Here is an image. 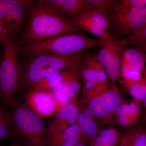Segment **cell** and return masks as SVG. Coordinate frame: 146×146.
<instances>
[{
  "label": "cell",
  "instance_id": "obj_28",
  "mask_svg": "<svg viewBox=\"0 0 146 146\" xmlns=\"http://www.w3.org/2000/svg\"><path fill=\"white\" fill-rule=\"evenodd\" d=\"M11 133L10 112L0 104V139L9 136Z\"/></svg>",
  "mask_w": 146,
  "mask_h": 146
},
{
  "label": "cell",
  "instance_id": "obj_21",
  "mask_svg": "<svg viewBox=\"0 0 146 146\" xmlns=\"http://www.w3.org/2000/svg\"><path fill=\"white\" fill-rule=\"evenodd\" d=\"M125 134L127 146H146V126L133 128Z\"/></svg>",
  "mask_w": 146,
  "mask_h": 146
},
{
  "label": "cell",
  "instance_id": "obj_7",
  "mask_svg": "<svg viewBox=\"0 0 146 146\" xmlns=\"http://www.w3.org/2000/svg\"><path fill=\"white\" fill-rule=\"evenodd\" d=\"M32 0H0V20L7 36L16 38L22 29Z\"/></svg>",
  "mask_w": 146,
  "mask_h": 146
},
{
  "label": "cell",
  "instance_id": "obj_5",
  "mask_svg": "<svg viewBox=\"0 0 146 146\" xmlns=\"http://www.w3.org/2000/svg\"><path fill=\"white\" fill-rule=\"evenodd\" d=\"M11 107V133L23 136L32 146H45L46 129L42 118L26 104L15 102Z\"/></svg>",
  "mask_w": 146,
  "mask_h": 146
},
{
  "label": "cell",
  "instance_id": "obj_12",
  "mask_svg": "<svg viewBox=\"0 0 146 146\" xmlns=\"http://www.w3.org/2000/svg\"><path fill=\"white\" fill-rule=\"evenodd\" d=\"M78 113L79 103L76 98L70 100L50 121L46 129V136L62 133L76 123Z\"/></svg>",
  "mask_w": 146,
  "mask_h": 146
},
{
  "label": "cell",
  "instance_id": "obj_10",
  "mask_svg": "<svg viewBox=\"0 0 146 146\" xmlns=\"http://www.w3.org/2000/svg\"><path fill=\"white\" fill-rule=\"evenodd\" d=\"M82 30L98 36L100 39L111 35V25L108 15L98 11L85 12L76 16L72 20Z\"/></svg>",
  "mask_w": 146,
  "mask_h": 146
},
{
  "label": "cell",
  "instance_id": "obj_19",
  "mask_svg": "<svg viewBox=\"0 0 146 146\" xmlns=\"http://www.w3.org/2000/svg\"><path fill=\"white\" fill-rule=\"evenodd\" d=\"M85 12V0H64L59 15L72 21L76 16Z\"/></svg>",
  "mask_w": 146,
  "mask_h": 146
},
{
  "label": "cell",
  "instance_id": "obj_31",
  "mask_svg": "<svg viewBox=\"0 0 146 146\" xmlns=\"http://www.w3.org/2000/svg\"><path fill=\"white\" fill-rule=\"evenodd\" d=\"M144 107H145V112L143 119H142V123L144 126H146V94L144 100Z\"/></svg>",
  "mask_w": 146,
  "mask_h": 146
},
{
  "label": "cell",
  "instance_id": "obj_1",
  "mask_svg": "<svg viewBox=\"0 0 146 146\" xmlns=\"http://www.w3.org/2000/svg\"><path fill=\"white\" fill-rule=\"evenodd\" d=\"M27 17L28 20L20 42L21 46L82 31L72 21L62 17L51 8L44 0L32 1Z\"/></svg>",
  "mask_w": 146,
  "mask_h": 146
},
{
  "label": "cell",
  "instance_id": "obj_4",
  "mask_svg": "<svg viewBox=\"0 0 146 146\" xmlns=\"http://www.w3.org/2000/svg\"><path fill=\"white\" fill-rule=\"evenodd\" d=\"M100 38H92L82 33L54 36L32 44L19 46L20 51L27 56L43 54L69 55L100 46Z\"/></svg>",
  "mask_w": 146,
  "mask_h": 146
},
{
  "label": "cell",
  "instance_id": "obj_6",
  "mask_svg": "<svg viewBox=\"0 0 146 146\" xmlns=\"http://www.w3.org/2000/svg\"><path fill=\"white\" fill-rule=\"evenodd\" d=\"M81 102L91 110L100 124L103 125L116 121V110L125 102L119 90L113 84L99 94L82 98Z\"/></svg>",
  "mask_w": 146,
  "mask_h": 146
},
{
  "label": "cell",
  "instance_id": "obj_2",
  "mask_svg": "<svg viewBox=\"0 0 146 146\" xmlns=\"http://www.w3.org/2000/svg\"><path fill=\"white\" fill-rule=\"evenodd\" d=\"M0 66V100L5 107L15 103L17 91L24 75L23 67L19 58L20 48L16 38L5 37Z\"/></svg>",
  "mask_w": 146,
  "mask_h": 146
},
{
  "label": "cell",
  "instance_id": "obj_25",
  "mask_svg": "<svg viewBox=\"0 0 146 146\" xmlns=\"http://www.w3.org/2000/svg\"><path fill=\"white\" fill-rule=\"evenodd\" d=\"M127 89L134 100L143 101L146 94V71L142 74L141 78Z\"/></svg>",
  "mask_w": 146,
  "mask_h": 146
},
{
  "label": "cell",
  "instance_id": "obj_26",
  "mask_svg": "<svg viewBox=\"0 0 146 146\" xmlns=\"http://www.w3.org/2000/svg\"><path fill=\"white\" fill-rule=\"evenodd\" d=\"M115 1L110 0H85L86 12L98 11L109 15Z\"/></svg>",
  "mask_w": 146,
  "mask_h": 146
},
{
  "label": "cell",
  "instance_id": "obj_24",
  "mask_svg": "<svg viewBox=\"0 0 146 146\" xmlns=\"http://www.w3.org/2000/svg\"><path fill=\"white\" fill-rule=\"evenodd\" d=\"M142 73L131 68L125 61L121 59L119 76L123 78V84L127 89L131 85L141 78Z\"/></svg>",
  "mask_w": 146,
  "mask_h": 146
},
{
  "label": "cell",
  "instance_id": "obj_14",
  "mask_svg": "<svg viewBox=\"0 0 146 146\" xmlns=\"http://www.w3.org/2000/svg\"><path fill=\"white\" fill-rule=\"evenodd\" d=\"M79 103V113L77 123L81 131L82 141L90 143L102 130L100 125L91 110L83 103Z\"/></svg>",
  "mask_w": 146,
  "mask_h": 146
},
{
  "label": "cell",
  "instance_id": "obj_22",
  "mask_svg": "<svg viewBox=\"0 0 146 146\" xmlns=\"http://www.w3.org/2000/svg\"><path fill=\"white\" fill-rule=\"evenodd\" d=\"M146 7V0H125L115 2L112 4L109 13L118 14L133 9Z\"/></svg>",
  "mask_w": 146,
  "mask_h": 146
},
{
  "label": "cell",
  "instance_id": "obj_18",
  "mask_svg": "<svg viewBox=\"0 0 146 146\" xmlns=\"http://www.w3.org/2000/svg\"><path fill=\"white\" fill-rule=\"evenodd\" d=\"M121 132L110 127L102 129L92 139L89 146H118Z\"/></svg>",
  "mask_w": 146,
  "mask_h": 146
},
{
  "label": "cell",
  "instance_id": "obj_23",
  "mask_svg": "<svg viewBox=\"0 0 146 146\" xmlns=\"http://www.w3.org/2000/svg\"><path fill=\"white\" fill-rule=\"evenodd\" d=\"M121 46H134L137 48L146 44V25L125 38L119 40Z\"/></svg>",
  "mask_w": 146,
  "mask_h": 146
},
{
  "label": "cell",
  "instance_id": "obj_35",
  "mask_svg": "<svg viewBox=\"0 0 146 146\" xmlns=\"http://www.w3.org/2000/svg\"><path fill=\"white\" fill-rule=\"evenodd\" d=\"M2 58H3V55H1L0 54V66H1V63L2 60Z\"/></svg>",
  "mask_w": 146,
  "mask_h": 146
},
{
  "label": "cell",
  "instance_id": "obj_16",
  "mask_svg": "<svg viewBox=\"0 0 146 146\" xmlns=\"http://www.w3.org/2000/svg\"><path fill=\"white\" fill-rule=\"evenodd\" d=\"M81 141V131L76 123L62 133L46 136V145L47 146H74Z\"/></svg>",
  "mask_w": 146,
  "mask_h": 146
},
{
  "label": "cell",
  "instance_id": "obj_9",
  "mask_svg": "<svg viewBox=\"0 0 146 146\" xmlns=\"http://www.w3.org/2000/svg\"><path fill=\"white\" fill-rule=\"evenodd\" d=\"M109 15L111 28L119 36H129L146 25V7Z\"/></svg>",
  "mask_w": 146,
  "mask_h": 146
},
{
  "label": "cell",
  "instance_id": "obj_34",
  "mask_svg": "<svg viewBox=\"0 0 146 146\" xmlns=\"http://www.w3.org/2000/svg\"><path fill=\"white\" fill-rule=\"evenodd\" d=\"M74 146H89V145H88L87 143L84 141H81V142L79 143L78 144Z\"/></svg>",
  "mask_w": 146,
  "mask_h": 146
},
{
  "label": "cell",
  "instance_id": "obj_8",
  "mask_svg": "<svg viewBox=\"0 0 146 146\" xmlns=\"http://www.w3.org/2000/svg\"><path fill=\"white\" fill-rule=\"evenodd\" d=\"M100 39V49L96 55L106 71L111 83L114 84L119 77L122 47L117 37L111 34Z\"/></svg>",
  "mask_w": 146,
  "mask_h": 146
},
{
  "label": "cell",
  "instance_id": "obj_15",
  "mask_svg": "<svg viewBox=\"0 0 146 146\" xmlns=\"http://www.w3.org/2000/svg\"><path fill=\"white\" fill-rule=\"evenodd\" d=\"M80 63L64 70L63 80L53 92L70 100L76 98L80 89Z\"/></svg>",
  "mask_w": 146,
  "mask_h": 146
},
{
  "label": "cell",
  "instance_id": "obj_30",
  "mask_svg": "<svg viewBox=\"0 0 146 146\" xmlns=\"http://www.w3.org/2000/svg\"><path fill=\"white\" fill-rule=\"evenodd\" d=\"M7 36L6 30L0 20V44H3L4 39Z\"/></svg>",
  "mask_w": 146,
  "mask_h": 146
},
{
  "label": "cell",
  "instance_id": "obj_27",
  "mask_svg": "<svg viewBox=\"0 0 146 146\" xmlns=\"http://www.w3.org/2000/svg\"><path fill=\"white\" fill-rule=\"evenodd\" d=\"M122 105L125 114L130 119L133 125L134 124L142 114L141 102L134 100L129 103L124 102Z\"/></svg>",
  "mask_w": 146,
  "mask_h": 146
},
{
  "label": "cell",
  "instance_id": "obj_3",
  "mask_svg": "<svg viewBox=\"0 0 146 146\" xmlns=\"http://www.w3.org/2000/svg\"><path fill=\"white\" fill-rule=\"evenodd\" d=\"M84 55L83 52H80L69 55L43 54L28 56L30 58L23 67L20 89L26 90L54 73L80 64Z\"/></svg>",
  "mask_w": 146,
  "mask_h": 146
},
{
  "label": "cell",
  "instance_id": "obj_32",
  "mask_svg": "<svg viewBox=\"0 0 146 146\" xmlns=\"http://www.w3.org/2000/svg\"><path fill=\"white\" fill-rule=\"evenodd\" d=\"M136 48L138 49L143 54L145 58L146 62V44L141 45V46H139Z\"/></svg>",
  "mask_w": 146,
  "mask_h": 146
},
{
  "label": "cell",
  "instance_id": "obj_17",
  "mask_svg": "<svg viewBox=\"0 0 146 146\" xmlns=\"http://www.w3.org/2000/svg\"><path fill=\"white\" fill-rule=\"evenodd\" d=\"M121 57V59L133 70L142 74L146 71L145 58L143 54L138 49L129 47H122Z\"/></svg>",
  "mask_w": 146,
  "mask_h": 146
},
{
  "label": "cell",
  "instance_id": "obj_20",
  "mask_svg": "<svg viewBox=\"0 0 146 146\" xmlns=\"http://www.w3.org/2000/svg\"><path fill=\"white\" fill-rule=\"evenodd\" d=\"M64 70L58 72L35 84L31 87L33 91L53 92L63 80Z\"/></svg>",
  "mask_w": 146,
  "mask_h": 146
},
{
  "label": "cell",
  "instance_id": "obj_29",
  "mask_svg": "<svg viewBox=\"0 0 146 146\" xmlns=\"http://www.w3.org/2000/svg\"><path fill=\"white\" fill-rule=\"evenodd\" d=\"M110 84H106L96 81L84 82L83 98H88L99 94L108 88Z\"/></svg>",
  "mask_w": 146,
  "mask_h": 146
},
{
  "label": "cell",
  "instance_id": "obj_33",
  "mask_svg": "<svg viewBox=\"0 0 146 146\" xmlns=\"http://www.w3.org/2000/svg\"><path fill=\"white\" fill-rule=\"evenodd\" d=\"M119 146H127V144L126 137L125 134L124 136H123L122 139L121 141V143H120Z\"/></svg>",
  "mask_w": 146,
  "mask_h": 146
},
{
  "label": "cell",
  "instance_id": "obj_11",
  "mask_svg": "<svg viewBox=\"0 0 146 146\" xmlns=\"http://www.w3.org/2000/svg\"><path fill=\"white\" fill-rule=\"evenodd\" d=\"M26 105L41 118L54 115L57 104L53 92L30 90L25 97Z\"/></svg>",
  "mask_w": 146,
  "mask_h": 146
},
{
  "label": "cell",
  "instance_id": "obj_13",
  "mask_svg": "<svg viewBox=\"0 0 146 146\" xmlns=\"http://www.w3.org/2000/svg\"><path fill=\"white\" fill-rule=\"evenodd\" d=\"M80 68L84 82L96 81L109 84L108 75L96 55L91 53L84 54L80 63Z\"/></svg>",
  "mask_w": 146,
  "mask_h": 146
}]
</instances>
